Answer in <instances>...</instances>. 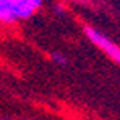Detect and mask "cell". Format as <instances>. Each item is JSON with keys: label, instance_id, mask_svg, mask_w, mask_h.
Wrapping results in <instances>:
<instances>
[{"label": "cell", "instance_id": "3957f363", "mask_svg": "<svg viewBox=\"0 0 120 120\" xmlns=\"http://www.w3.org/2000/svg\"><path fill=\"white\" fill-rule=\"evenodd\" d=\"M52 61L55 62V64H58V66H67L69 64V59H67V56L64 53H61V52H53L52 53Z\"/></svg>", "mask_w": 120, "mask_h": 120}, {"label": "cell", "instance_id": "7a4b0ae2", "mask_svg": "<svg viewBox=\"0 0 120 120\" xmlns=\"http://www.w3.org/2000/svg\"><path fill=\"white\" fill-rule=\"evenodd\" d=\"M83 33H84L86 39L89 41L90 44H94L111 61H114L116 64L120 66V45L117 42H114L108 34H105L103 31H100L98 28L92 27V25H84Z\"/></svg>", "mask_w": 120, "mask_h": 120}, {"label": "cell", "instance_id": "6da1fadb", "mask_svg": "<svg viewBox=\"0 0 120 120\" xmlns=\"http://www.w3.org/2000/svg\"><path fill=\"white\" fill-rule=\"evenodd\" d=\"M44 0H0V23L13 25L33 17Z\"/></svg>", "mask_w": 120, "mask_h": 120}]
</instances>
